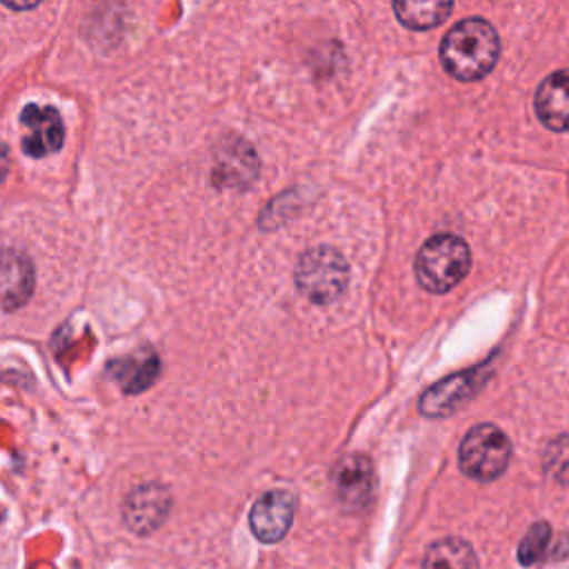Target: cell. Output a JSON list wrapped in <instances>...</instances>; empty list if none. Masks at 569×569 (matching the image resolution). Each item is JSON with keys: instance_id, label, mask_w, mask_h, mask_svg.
I'll use <instances>...</instances> for the list:
<instances>
[{"instance_id": "1", "label": "cell", "mask_w": 569, "mask_h": 569, "mask_svg": "<svg viewBox=\"0 0 569 569\" xmlns=\"http://www.w3.org/2000/svg\"><path fill=\"white\" fill-rule=\"evenodd\" d=\"M498 53V33L482 18H467L456 22L440 42V62L445 71L462 82L487 76L496 64Z\"/></svg>"}, {"instance_id": "2", "label": "cell", "mask_w": 569, "mask_h": 569, "mask_svg": "<svg viewBox=\"0 0 569 569\" xmlns=\"http://www.w3.org/2000/svg\"><path fill=\"white\" fill-rule=\"evenodd\" d=\"M471 251L467 242L451 233L429 238L416 256V278L431 293L453 289L469 271Z\"/></svg>"}, {"instance_id": "3", "label": "cell", "mask_w": 569, "mask_h": 569, "mask_svg": "<svg viewBox=\"0 0 569 569\" xmlns=\"http://www.w3.org/2000/svg\"><path fill=\"white\" fill-rule=\"evenodd\" d=\"M293 280L307 300L329 305L345 293L349 282V264L340 251L331 247H313L298 258Z\"/></svg>"}, {"instance_id": "4", "label": "cell", "mask_w": 569, "mask_h": 569, "mask_svg": "<svg viewBox=\"0 0 569 569\" xmlns=\"http://www.w3.org/2000/svg\"><path fill=\"white\" fill-rule=\"evenodd\" d=\"M511 458V442L502 429L496 425H476L467 431L460 442L458 462L465 476L473 480H493L498 478Z\"/></svg>"}, {"instance_id": "5", "label": "cell", "mask_w": 569, "mask_h": 569, "mask_svg": "<svg viewBox=\"0 0 569 569\" xmlns=\"http://www.w3.org/2000/svg\"><path fill=\"white\" fill-rule=\"evenodd\" d=\"M171 509V496L167 487L158 482H144L131 489L122 502V520L129 531L149 536L162 527Z\"/></svg>"}, {"instance_id": "6", "label": "cell", "mask_w": 569, "mask_h": 569, "mask_svg": "<svg viewBox=\"0 0 569 569\" xmlns=\"http://www.w3.org/2000/svg\"><path fill=\"white\" fill-rule=\"evenodd\" d=\"M333 489L342 509L362 511L371 502L376 489L371 460L362 453L345 456L333 469Z\"/></svg>"}, {"instance_id": "7", "label": "cell", "mask_w": 569, "mask_h": 569, "mask_svg": "<svg viewBox=\"0 0 569 569\" xmlns=\"http://www.w3.org/2000/svg\"><path fill=\"white\" fill-rule=\"evenodd\" d=\"M296 513V496L287 489H271L262 493L251 511H249V527L260 542H278L291 527Z\"/></svg>"}, {"instance_id": "8", "label": "cell", "mask_w": 569, "mask_h": 569, "mask_svg": "<svg viewBox=\"0 0 569 569\" xmlns=\"http://www.w3.org/2000/svg\"><path fill=\"white\" fill-rule=\"evenodd\" d=\"M20 124L24 129L22 149L31 158H44L56 153L64 140L62 118L53 107L27 104L20 113Z\"/></svg>"}, {"instance_id": "9", "label": "cell", "mask_w": 569, "mask_h": 569, "mask_svg": "<svg viewBox=\"0 0 569 569\" xmlns=\"http://www.w3.org/2000/svg\"><path fill=\"white\" fill-rule=\"evenodd\" d=\"M489 373L482 371V367H476L471 371H462L456 373L451 378H445L440 382H436L431 389H427L420 398V411L425 416H445L451 413L460 402L469 400L476 389L482 385V378H487Z\"/></svg>"}, {"instance_id": "10", "label": "cell", "mask_w": 569, "mask_h": 569, "mask_svg": "<svg viewBox=\"0 0 569 569\" xmlns=\"http://www.w3.org/2000/svg\"><path fill=\"white\" fill-rule=\"evenodd\" d=\"M33 264L18 249H0V307L16 311L33 293Z\"/></svg>"}, {"instance_id": "11", "label": "cell", "mask_w": 569, "mask_h": 569, "mask_svg": "<svg viewBox=\"0 0 569 569\" xmlns=\"http://www.w3.org/2000/svg\"><path fill=\"white\" fill-rule=\"evenodd\" d=\"M533 107L545 127L551 131H569V69L553 71L540 82Z\"/></svg>"}, {"instance_id": "12", "label": "cell", "mask_w": 569, "mask_h": 569, "mask_svg": "<svg viewBox=\"0 0 569 569\" xmlns=\"http://www.w3.org/2000/svg\"><path fill=\"white\" fill-rule=\"evenodd\" d=\"M256 169V156L244 140H233L231 144L220 147V156L216 160V180L224 187H244L253 180Z\"/></svg>"}, {"instance_id": "13", "label": "cell", "mask_w": 569, "mask_h": 569, "mask_svg": "<svg viewBox=\"0 0 569 569\" xmlns=\"http://www.w3.org/2000/svg\"><path fill=\"white\" fill-rule=\"evenodd\" d=\"M160 362L158 356L149 349L140 353H131L129 358L113 365V376L120 382L124 393H140L144 391L158 376Z\"/></svg>"}, {"instance_id": "14", "label": "cell", "mask_w": 569, "mask_h": 569, "mask_svg": "<svg viewBox=\"0 0 569 569\" xmlns=\"http://www.w3.org/2000/svg\"><path fill=\"white\" fill-rule=\"evenodd\" d=\"M422 569H478L476 553L460 538H442L427 547Z\"/></svg>"}, {"instance_id": "15", "label": "cell", "mask_w": 569, "mask_h": 569, "mask_svg": "<svg viewBox=\"0 0 569 569\" xmlns=\"http://www.w3.org/2000/svg\"><path fill=\"white\" fill-rule=\"evenodd\" d=\"M393 11L398 20L409 29H433L438 27L451 11V2H436V0H402L393 2Z\"/></svg>"}, {"instance_id": "16", "label": "cell", "mask_w": 569, "mask_h": 569, "mask_svg": "<svg viewBox=\"0 0 569 569\" xmlns=\"http://www.w3.org/2000/svg\"><path fill=\"white\" fill-rule=\"evenodd\" d=\"M549 540H551V527L547 525V522H536L527 533H525V538H522V542H520V547H518V560L522 562V565H533V562H538L542 556H545V551H547V547H549Z\"/></svg>"}, {"instance_id": "17", "label": "cell", "mask_w": 569, "mask_h": 569, "mask_svg": "<svg viewBox=\"0 0 569 569\" xmlns=\"http://www.w3.org/2000/svg\"><path fill=\"white\" fill-rule=\"evenodd\" d=\"M0 520H2V511H0Z\"/></svg>"}]
</instances>
